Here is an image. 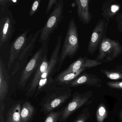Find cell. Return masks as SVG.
<instances>
[{
    "label": "cell",
    "mask_w": 122,
    "mask_h": 122,
    "mask_svg": "<svg viewBox=\"0 0 122 122\" xmlns=\"http://www.w3.org/2000/svg\"><path fill=\"white\" fill-rule=\"evenodd\" d=\"M62 36H59L58 37L55 48L51 55L47 69L41 77L34 95V98L41 93L46 92L57 86L55 78L53 76L57 72V67L62 45Z\"/></svg>",
    "instance_id": "cell-1"
},
{
    "label": "cell",
    "mask_w": 122,
    "mask_h": 122,
    "mask_svg": "<svg viewBox=\"0 0 122 122\" xmlns=\"http://www.w3.org/2000/svg\"><path fill=\"white\" fill-rule=\"evenodd\" d=\"M106 84L111 88L122 90V81H111L107 82Z\"/></svg>",
    "instance_id": "cell-27"
},
{
    "label": "cell",
    "mask_w": 122,
    "mask_h": 122,
    "mask_svg": "<svg viewBox=\"0 0 122 122\" xmlns=\"http://www.w3.org/2000/svg\"><path fill=\"white\" fill-rule=\"evenodd\" d=\"M120 117L121 122H122V109H121L120 112Z\"/></svg>",
    "instance_id": "cell-32"
},
{
    "label": "cell",
    "mask_w": 122,
    "mask_h": 122,
    "mask_svg": "<svg viewBox=\"0 0 122 122\" xmlns=\"http://www.w3.org/2000/svg\"><path fill=\"white\" fill-rule=\"evenodd\" d=\"M64 107L56 111H52L48 114L44 122H57L63 112Z\"/></svg>",
    "instance_id": "cell-23"
},
{
    "label": "cell",
    "mask_w": 122,
    "mask_h": 122,
    "mask_svg": "<svg viewBox=\"0 0 122 122\" xmlns=\"http://www.w3.org/2000/svg\"><path fill=\"white\" fill-rule=\"evenodd\" d=\"M10 77L5 65L0 57V101H4L8 92Z\"/></svg>",
    "instance_id": "cell-15"
},
{
    "label": "cell",
    "mask_w": 122,
    "mask_h": 122,
    "mask_svg": "<svg viewBox=\"0 0 122 122\" xmlns=\"http://www.w3.org/2000/svg\"><path fill=\"white\" fill-rule=\"evenodd\" d=\"M108 111L105 105L101 103L98 107L96 113V117L97 122H103L107 117Z\"/></svg>",
    "instance_id": "cell-22"
},
{
    "label": "cell",
    "mask_w": 122,
    "mask_h": 122,
    "mask_svg": "<svg viewBox=\"0 0 122 122\" xmlns=\"http://www.w3.org/2000/svg\"><path fill=\"white\" fill-rule=\"evenodd\" d=\"M109 21L105 19H100L95 26L90 38L87 51L91 55L95 53L103 39L106 37V33Z\"/></svg>",
    "instance_id": "cell-9"
},
{
    "label": "cell",
    "mask_w": 122,
    "mask_h": 122,
    "mask_svg": "<svg viewBox=\"0 0 122 122\" xmlns=\"http://www.w3.org/2000/svg\"><path fill=\"white\" fill-rule=\"evenodd\" d=\"M21 105L17 103L11 107L7 112L5 122H21Z\"/></svg>",
    "instance_id": "cell-20"
},
{
    "label": "cell",
    "mask_w": 122,
    "mask_h": 122,
    "mask_svg": "<svg viewBox=\"0 0 122 122\" xmlns=\"http://www.w3.org/2000/svg\"><path fill=\"white\" fill-rule=\"evenodd\" d=\"M99 53L95 60L103 62H110L122 53V46L116 40L105 37L99 46Z\"/></svg>",
    "instance_id": "cell-6"
},
{
    "label": "cell",
    "mask_w": 122,
    "mask_h": 122,
    "mask_svg": "<svg viewBox=\"0 0 122 122\" xmlns=\"http://www.w3.org/2000/svg\"><path fill=\"white\" fill-rule=\"evenodd\" d=\"M120 5L114 0L105 1L102 5V13L103 19L110 20L114 18L120 9Z\"/></svg>",
    "instance_id": "cell-17"
},
{
    "label": "cell",
    "mask_w": 122,
    "mask_h": 122,
    "mask_svg": "<svg viewBox=\"0 0 122 122\" xmlns=\"http://www.w3.org/2000/svg\"><path fill=\"white\" fill-rule=\"evenodd\" d=\"M16 22L8 8L0 6V48L4 47L12 38Z\"/></svg>",
    "instance_id": "cell-5"
},
{
    "label": "cell",
    "mask_w": 122,
    "mask_h": 122,
    "mask_svg": "<svg viewBox=\"0 0 122 122\" xmlns=\"http://www.w3.org/2000/svg\"><path fill=\"white\" fill-rule=\"evenodd\" d=\"M58 1V0H50L48 2L46 10V13L47 15H48L49 13L52 10V8L54 5H55L57 3Z\"/></svg>",
    "instance_id": "cell-29"
},
{
    "label": "cell",
    "mask_w": 122,
    "mask_h": 122,
    "mask_svg": "<svg viewBox=\"0 0 122 122\" xmlns=\"http://www.w3.org/2000/svg\"><path fill=\"white\" fill-rule=\"evenodd\" d=\"M5 109L4 101H0V115H3Z\"/></svg>",
    "instance_id": "cell-30"
},
{
    "label": "cell",
    "mask_w": 122,
    "mask_h": 122,
    "mask_svg": "<svg viewBox=\"0 0 122 122\" xmlns=\"http://www.w3.org/2000/svg\"><path fill=\"white\" fill-rule=\"evenodd\" d=\"M102 73L110 80H122V65L116 66L112 69L100 70Z\"/></svg>",
    "instance_id": "cell-21"
},
{
    "label": "cell",
    "mask_w": 122,
    "mask_h": 122,
    "mask_svg": "<svg viewBox=\"0 0 122 122\" xmlns=\"http://www.w3.org/2000/svg\"><path fill=\"white\" fill-rule=\"evenodd\" d=\"M80 49L77 27L74 18L71 19L63 45L60 53L58 62L57 71L61 68L64 61L68 57L72 58Z\"/></svg>",
    "instance_id": "cell-3"
},
{
    "label": "cell",
    "mask_w": 122,
    "mask_h": 122,
    "mask_svg": "<svg viewBox=\"0 0 122 122\" xmlns=\"http://www.w3.org/2000/svg\"><path fill=\"white\" fill-rule=\"evenodd\" d=\"M0 122H5L3 115H0Z\"/></svg>",
    "instance_id": "cell-31"
},
{
    "label": "cell",
    "mask_w": 122,
    "mask_h": 122,
    "mask_svg": "<svg viewBox=\"0 0 122 122\" xmlns=\"http://www.w3.org/2000/svg\"><path fill=\"white\" fill-rule=\"evenodd\" d=\"M41 2V0H36L33 1L31 5L29 13V15L30 16H32L38 11Z\"/></svg>",
    "instance_id": "cell-25"
},
{
    "label": "cell",
    "mask_w": 122,
    "mask_h": 122,
    "mask_svg": "<svg viewBox=\"0 0 122 122\" xmlns=\"http://www.w3.org/2000/svg\"><path fill=\"white\" fill-rule=\"evenodd\" d=\"M85 69L72 73H63L61 72L56 76L55 78L57 86L67 87L68 84L79 76Z\"/></svg>",
    "instance_id": "cell-18"
},
{
    "label": "cell",
    "mask_w": 122,
    "mask_h": 122,
    "mask_svg": "<svg viewBox=\"0 0 122 122\" xmlns=\"http://www.w3.org/2000/svg\"><path fill=\"white\" fill-rule=\"evenodd\" d=\"M77 12L79 20L85 25L89 24L92 18L89 10L90 0H76Z\"/></svg>",
    "instance_id": "cell-16"
},
{
    "label": "cell",
    "mask_w": 122,
    "mask_h": 122,
    "mask_svg": "<svg viewBox=\"0 0 122 122\" xmlns=\"http://www.w3.org/2000/svg\"><path fill=\"white\" fill-rule=\"evenodd\" d=\"M90 116L89 108L85 107L72 122H86Z\"/></svg>",
    "instance_id": "cell-24"
},
{
    "label": "cell",
    "mask_w": 122,
    "mask_h": 122,
    "mask_svg": "<svg viewBox=\"0 0 122 122\" xmlns=\"http://www.w3.org/2000/svg\"><path fill=\"white\" fill-rule=\"evenodd\" d=\"M41 32V29L29 36L26 45L16 61L12 72V76L14 75L18 71L21 66L27 62L28 58L32 55L36 43L40 35Z\"/></svg>",
    "instance_id": "cell-10"
},
{
    "label": "cell",
    "mask_w": 122,
    "mask_h": 122,
    "mask_svg": "<svg viewBox=\"0 0 122 122\" xmlns=\"http://www.w3.org/2000/svg\"><path fill=\"white\" fill-rule=\"evenodd\" d=\"M30 31V29H27L18 36L12 43L7 63L8 70L10 69L13 64L17 60L20 53L26 45L28 39V35Z\"/></svg>",
    "instance_id": "cell-11"
},
{
    "label": "cell",
    "mask_w": 122,
    "mask_h": 122,
    "mask_svg": "<svg viewBox=\"0 0 122 122\" xmlns=\"http://www.w3.org/2000/svg\"><path fill=\"white\" fill-rule=\"evenodd\" d=\"M102 81L96 75L86 72L78 76L67 87L70 88L86 85L100 88L102 86Z\"/></svg>",
    "instance_id": "cell-13"
},
{
    "label": "cell",
    "mask_w": 122,
    "mask_h": 122,
    "mask_svg": "<svg viewBox=\"0 0 122 122\" xmlns=\"http://www.w3.org/2000/svg\"><path fill=\"white\" fill-rule=\"evenodd\" d=\"M50 41L42 43V45L32 57L21 73L19 85L24 87L27 84L31 75L36 71L41 63L44 56L48 52Z\"/></svg>",
    "instance_id": "cell-8"
},
{
    "label": "cell",
    "mask_w": 122,
    "mask_h": 122,
    "mask_svg": "<svg viewBox=\"0 0 122 122\" xmlns=\"http://www.w3.org/2000/svg\"><path fill=\"white\" fill-rule=\"evenodd\" d=\"M103 63V62L95 60L88 59L86 56L80 57L71 63L66 69L63 71V73L75 72L82 69H88L96 67Z\"/></svg>",
    "instance_id": "cell-14"
},
{
    "label": "cell",
    "mask_w": 122,
    "mask_h": 122,
    "mask_svg": "<svg viewBox=\"0 0 122 122\" xmlns=\"http://www.w3.org/2000/svg\"><path fill=\"white\" fill-rule=\"evenodd\" d=\"M48 52L46 53L44 56L41 63L35 71L30 86L25 93V95L27 97L34 96L41 77L47 69L49 64V60H48Z\"/></svg>",
    "instance_id": "cell-12"
},
{
    "label": "cell",
    "mask_w": 122,
    "mask_h": 122,
    "mask_svg": "<svg viewBox=\"0 0 122 122\" xmlns=\"http://www.w3.org/2000/svg\"><path fill=\"white\" fill-rule=\"evenodd\" d=\"M36 108L29 101L23 105L20 112L21 122H30L35 116Z\"/></svg>",
    "instance_id": "cell-19"
},
{
    "label": "cell",
    "mask_w": 122,
    "mask_h": 122,
    "mask_svg": "<svg viewBox=\"0 0 122 122\" xmlns=\"http://www.w3.org/2000/svg\"><path fill=\"white\" fill-rule=\"evenodd\" d=\"M118 31L122 32V12L118 13L116 18Z\"/></svg>",
    "instance_id": "cell-28"
},
{
    "label": "cell",
    "mask_w": 122,
    "mask_h": 122,
    "mask_svg": "<svg viewBox=\"0 0 122 122\" xmlns=\"http://www.w3.org/2000/svg\"><path fill=\"white\" fill-rule=\"evenodd\" d=\"M64 1L58 0L48 17L47 22L41 29L39 42L43 43L50 41L51 35L57 28L64 18Z\"/></svg>",
    "instance_id": "cell-4"
},
{
    "label": "cell",
    "mask_w": 122,
    "mask_h": 122,
    "mask_svg": "<svg viewBox=\"0 0 122 122\" xmlns=\"http://www.w3.org/2000/svg\"><path fill=\"white\" fill-rule=\"evenodd\" d=\"M19 2V0H0V6L8 8L17 5Z\"/></svg>",
    "instance_id": "cell-26"
},
{
    "label": "cell",
    "mask_w": 122,
    "mask_h": 122,
    "mask_svg": "<svg viewBox=\"0 0 122 122\" xmlns=\"http://www.w3.org/2000/svg\"><path fill=\"white\" fill-rule=\"evenodd\" d=\"M93 92L88 91L80 93L76 92L72 96L70 101L65 107L59 121L64 122L79 108L92 103Z\"/></svg>",
    "instance_id": "cell-7"
},
{
    "label": "cell",
    "mask_w": 122,
    "mask_h": 122,
    "mask_svg": "<svg viewBox=\"0 0 122 122\" xmlns=\"http://www.w3.org/2000/svg\"><path fill=\"white\" fill-rule=\"evenodd\" d=\"M72 92L70 88L57 86L45 92L40 103L41 111L46 115L61 107L72 96Z\"/></svg>",
    "instance_id": "cell-2"
}]
</instances>
